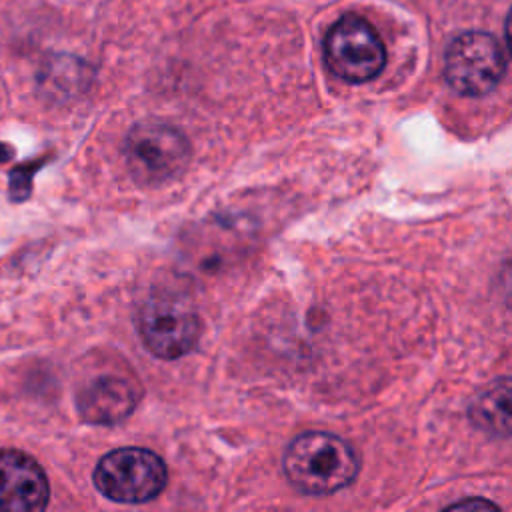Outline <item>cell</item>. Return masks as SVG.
Returning <instances> with one entry per match:
<instances>
[{
  "mask_svg": "<svg viewBox=\"0 0 512 512\" xmlns=\"http://www.w3.org/2000/svg\"><path fill=\"white\" fill-rule=\"evenodd\" d=\"M358 456L340 436L320 430L296 436L284 454V472L294 488L306 494H332L358 474Z\"/></svg>",
  "mask_w": 512,
  "mask_h": 512,
  "instance_id": "6da1fadb",
  "label": "cell"
},
{
  "mask_svg": "<svg viewBox=\"0 0 512 512\" xmlns=\"http://www.w3.org/2000/svg\"><path fill=\"white\" fill-rule=\"evenodd\" d=\"M124 156L134 180L158 186L186 170L190 144L178 128L158 120H144L128 132Z\"/></svg>",
  "mask_w": 512,
  "mask_h": 512,
  "instance_id": "7a4b0ae2",
  "label": "cell"
},
{
  "mask_svg": "<svg viewBox=\"0 0 512 512\" xmlns=\"http://www.w3.org/2000/svg\"><path fill=\"white\" fill-rule=\"evenodd\" d=\"M166 480L164 462L154 452L134 446L108 452L94 470L96 488L122 504H142L156 498Z\"/></svg>",
  "mask_w": 512,
  "mask_h": 512,
  "instance_id": "3957f363",
  "label": "cell"
},
{
  "mask_svg": "<svg viewBox=\"0 0 512 512\" xmlns=\"http://www.w3.org/2000/svg\"><path fill=\"white\" fill-rule=\"evenodd\" d=\"M324 60L340 80L362 84L386 64V50L376 28L358 14L342 16L324 38Z\"/></svg>",
  "mask_w": 512,
  "mask_h": 512,
  "instance_id": "277c9868",
  "label": "cell"
},
{
  "mask_svg": "<svg viewBox=\"0 0 512 512\" xmlns=\"http://www.w3.org/2000/svg\"><path fill=\"white\" fill-rule=\"evenodd\" d=\"M504 72L502 48L488 32H464L446 50L444 78L458 94L484 96L498 86Z\"/></svg>",
  "mask_w": 512,
  "mask_h": 512,
  "instance_id": "5b68a950",
  "label": "cell"
},
{
  "mask_svg": "<svg viewBox=\"0 0 512 512\" xmlns=\"http://www.w3.org/2000/svg\"><path fill=\"white\" fill-rule=\"evenodd\" d=\"M138 330L144 346L162 360L188 354L200 336L198 316L190 306L174 298H152L138 314Z\"/></svg>",
  "mask_w": 512,
  "mask_h": 512,
  "instance_id": "8992f818",
  "label": "cell"
},
{
  "mask_svg": "<svg viewBox=\"0 0 512 512\" xmlns=\"http://www.w3.org/2000/svg\"><path fill=\"white\" fill-rule=\"evenodd\" d=\"M50 486L40 464L20 450H0V510L36 512L46 508Z\"/></svg>",
  "mask_w": 512,
  "mask_h": 512,
  "instance_id": "52a82bcc",
  "label": "cell"
},
{
  "mask_svg": "<svg viewBox=\"0 0 512 512\" xmlns=\"http://www.w3.org/2000/svg\"><path fill=\"white\" fill-rule=\"evenodd\" d=\"M134 386L120 376H98L78 394V410L92 424H114L124 420L136 406Z\"/></svg>",
  "mask_w": 512,
  "mask_h": 512,
  "instance_id": "ba28073f",
  "label": "cell"
},
{
  "mask_svg": "<svg viewBox=\"0 0 512 512\" xmlns=\"http://www.w3.org/2000/svg\"><path fill=\"white\" fill-rule=\"evenodd\" d=\"M472 424L492 436H512V376L498 378L470 402Z\"/></svg>",
  "mask_w": 512,
  "mask_h": 512,
  "instance_id": "9c48e42d",
  "label": "cell"
},
{
  "mask_svg": "<svg viewBox=\"0 0 512 512\" xmlns=\"http://www.w3.org/2000/svg\"><path fill=\"white\" fill-rule=\"evenodd\" d=\"M470 506H476V508H496V506H494L492 502H488V500H472V502H458V504L452 506V510H458V508L466 510V508H470Z\"/></svg>",
  "mask_w": 512,
  "mask_h": 512,
  "instance_id": "30bf717a",
  "label": "cell"
},
{
  "mask_svg": "<svg viewBox=\"0 0 512 512\" xmlns=\"http://www.w3.org/2000/svg\"><path fill=\"white\" fill-rule=\"evenodd\" d=\"M506 40H508V48H510V54H512V8H510L508 18H506Z\"/></svg>",
  "mask_w": 512,
  "mask_h": 512,
  "instance_id": "8fae6325",
  "label": "cell"
}]
</instances>
